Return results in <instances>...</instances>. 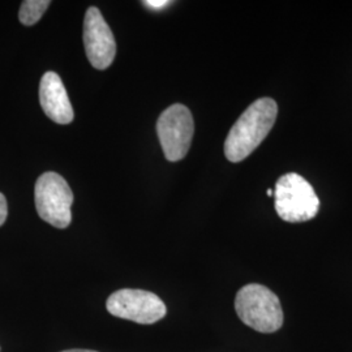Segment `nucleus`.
<instances>
[{"mask_svg": "<svg viewBox=\"0 0 352 352\" xmlns=\"http://www.w3.org/2000/svg\"><path fill=\"white\" fill-rule=\"evenodd\" d=\"M277 102L260 98L241 113L225 141V155L230 162L238 164L251 155L269 135L277 119Z\"/></svg>", "mask_w": 352, "mask_h": 352, "instance_id": "f257e3e1", "label": "nucleus"}, {"mask_svg": "<svg viewBox=\"0 0 352 352\" xmlns=\"http://www.w3.org/2000/svg\"><path fill=\"white\" fill-rule=\"evenodd\" d=\"M235 311L240 320L258 333H276L283 325V311L277 295L263 285L251 283L239 289Z\"/></svg>", "mask_w": 352, "mask_h": 352, "instance_id": "f03ea898", "label": "nucleus"}, {"mask_svg": "<svg viewBox=\"0 0 352 352\" xmlns=\"http://www.w3.org/2000/svg\"><path fill=\"white\" fill-rule=\"evenodd\" d=\"M274 199L278 215L289 223L311 221L320 209L315 189L296 173H289L278 179Z\"/></svg>", "mask_w": 352, "mask_h": 352, "instance_id": "7ed1b4c3", "label": "nucleus"}, {"mask_svg": "<svg viewBox=\"0 0 352 352\" xmlns=\"http://www.w3.org/2000/svg\"><path fill=\"white\" fill-rule=\"evenodd\" d=\"M34 200L38 214L45 222L56 228L71 225L74 192L63 176L52 171L39 176L34 188Z\"/></svg>", "mask_w": 352, "mask_h": 352, "instance_id": "20e7f679", "label": "nucleus"}, {"mask_svg": "<svg viewBox=\"0 0 352 352\" xmlns=\"http://www.w3.org/2000/svg\"><path fill=\"white\" fill-rule=\"evenodd\" d=\"M157 133L166 160L170 162L183 160L195 133V122L188 107L175 103L166 109L157 122Z\"/></svg>", "mask_w": 352, "mask_h": 352, "instance_id": "39448f33", "label": "nucleus"}, {"mask_svg": "<svg viewBox=\"0 0 352 352\" xmlns=\"http://www.w3.org/2000/svg\"><path fill=\"white\" fill-rule=\"evenodd\" d=\"M110 315L142 325H151L166 316V305L155 294L144 289H119L106 302Z\"/></svg>", "mask_w": 352, "mask_h": 352, "instance_id": "423d86ee", "label": "nucleus"}, {"mask_svg": "<svg viewBox=\"0 0 352 352\" xmlns=\"http://www.w3.org/2000/svg\"><path fill=\"white\" fill-rule=\"evenodd\" d=\"M84 45L89 62L96 69H106L116 55L113 32L98 8L90 7L84 20Z\"/></svg>", "mask_w": 352, "mask_h": 352, "instance_id": "0eeeda50", "label": "nucleus"}, {"mask_svg": "<svg viewBox=\"0 0 352 352\" xmlns=\"http://www.w3.org/2000/svg\"><path fill=\"white\" fill-rule=\"evenodd\" d=\"M39 102L43 113L58 124L72 123L75 113L62 78L55 72H46L39 84Z\"/></svg>", "mask_w": 352, "mask_h": 352, "instance_id": "6e6552de", "label": "nucleus"}, {"mask_svg": "<svg viewBox=\"0 0 352 352\" xmlns=\"http://www.w3.org/2000/svg\"><path fill=\"white\" fill-rule=\"evenodd\" d=\"M50 0H25L21 4L19 19L20 23L26 26L34 25L41 20L43 13L47 11Z\"/></svg>", "mask_w": 352, "mask_h": 352, "instance_id": "1a4fd4ad", "label": "nucleus"}, {"mask_svg": "<svg viewBox=\"0 0 352 352\" xmlns=\"http://www.w3.org/2000/svg\"><path fill=\"white\" fill-rule=\"evenodd\" d=\"M8 215V206H7V200L3 193H0V226L6 222Z\"/></svg>", "mask_w": 352, "mask_h": 352, "instance_id": "9d476101", "label": "nucleus"}, {"mask_svg": "<svg viewBox=\"0 0 352 352\" xmlns=\"http://www.w3.org/2000/svg\"><path fill=\"white\" fill-rule=\"evenodd\" d=\"M144 6H148L151 8H162L170 4V1L167 0H146V1H142Z\"/></svg>", "mask_w": 352, "mask_h": 352, "instance_id": "9b49d317", "label": "nucleus"}, {"mask_svg": "<svg viewBox=\"0 0 352 352\" xmlns=\"http://www.w3.org/2000/svg\"><path fill=\"white\" fill-rule=\"evenodd\" d=\"M62 352H97L93 351V350H78V349H75V350H67V351Z\"/></svg>", "mask_w": 352, "mask_h": 352, "instance_id": "f8f14e48", "label": "nucleus"}, {"mask_svg": "<svg viewBox=\"0 0 352 352\" xmlns=\"http://www.w3.org/2000/svg\"><path fill=\"white\" fill-rule=\"evenodd\" d=\"M266 195L269 196V197H272V196H274V192L272 190V189H267V192H266Z\"/></svg>", "mask_w": 352, "mask_h": 352, "instance_id": "ddd939ff", "label": "nucleus"}]
</instances>
